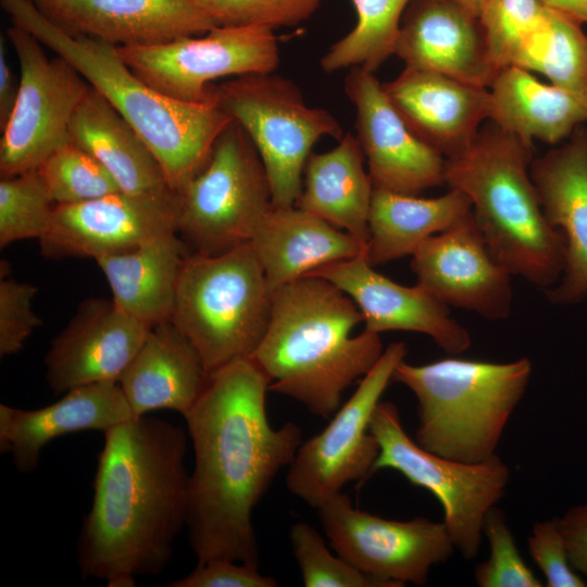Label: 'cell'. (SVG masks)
I'll use <instances>...</instances> for the list:
<instances>
[{
    "mask_svg": "<svg viewBox=\"0 0 587 587\" xmlns=\"http://www.w3.org/2000/svg\"><path fill=\"white\" fill-rule=\"evenodd\" d=\"M268 386L251 358L240 359L210 373L183 414L193 449L186 526L198 562L260 564L253 509L302 442L297 424L271 425Z\"/></svg>",
    "mask_w": 587,
    "mask_h": 587,
    "instance_id": "obj_1",
    "label": "cell"
},
{
    "mask_svg": "<svg viewBox=\"0 0 587 587\" xmlns=\"http://www.w3.org/2000/svg\"><path fill=\"white\" fill-rule=\"evenodd\" d=\"M103 435L77 564L84 578L134 587L137 577L164 571L187 525V435L180 426L146 415Z\"/></svg>",
    "mask_w": 587,
    "mask_h": 587,
    "instance_id": "obj_2",
    "label": "cell"
},
{
    "mask_svg": "<svg viewBox=\"0 0 587 587\" xmlns=\"http://www.w3.org/2000/svg\"><path fill=\"white\" fill-rule=\"evenodd\" d=\"M361 322L358 305L335 284L303 276L272 292L270 322L251 359L268 378V390L330 419L342 392L384 352L378 334L351 335Z\"/></svg>",
    "mask_w": 587,
    "mask_h": 587,
    "instance_id": "obj_3",
    "label": "cell"
},
{
    "mask_svg": "<svg viewBox=\"0 0 587 587\" xmlns=\"http://www.w3.org/2000/svg\"><path fill=\"white\" fill-rule=\"evenodd\" d=\"M0 3L13 25L67 61L135 128L154 153L173 191L202 167L216 138L232 123L216 102H184L154 89L128 67L115 46L67 34L33 0Z\"/></svg>",
    "mask_w": 587,
    "mask_h": 587,
    "instance_id": "obj_4",
    "label": "cell"
},
{
    "mask_svg": "<svg viewBox=\"0 0 587 587\" xmlns=\"http://www.w3.org/2000/svg\"><path fill=\"white\" fill-rule=\"evenodd\" d=\"M533 143L491 123L462 154L446 159L445 183L464 192L494 258L512 276L548 289L563 272L565 241L545 214L529 174Z\"/></svg>",
    "mask_w": 587,
    "mask_h": 587,
    "instance_id": "obj_5",
    "label": "cell"
},
{
    "mask_svg": "<svg viewBox=\"0 0 587 587\" xmlns=\"http://www.w3.org/2000/svg\"><path fill=\"white\" fill-rule=\"evenodd\" d=\"M529 359L495 363L446 358L415 365L401 361L391 382L417 399L415 441L464 463L495 457L504 428L528 386Z\"/></svg>",
    "mask_w": 587,
    "mask_h": 587,
    "instance_id": "obj_6",
    "label": "cell"
},
{
    "mask_svg": "<svg viewBox=\"0 0 587 587\" xmlns=\"http://www.w3.org/2000/svg\"><path fill=\"white\" fill-rule=\"evenodd\" d=\"M271 309L263 267L246 242L218 254L187 255L171 322L191 341L210 374L252 357Z\"/></svg>",
    "mask_w": 587,
    "mask_h": 587,
    "instance_id": "obj_7",
    "label": "cell"
},
{
    "mask_svg": "<svg viewBox=\"0 0 587 587\" xmlns=\"http://www.w3.org/2000/svg\"><path fill=\"white\" fill-rule=\"evenodd\" d=\"M176 230L193 253L218 254L249 242L272 207L262 160L234 120L202 165L174 190Z\"/></svg>",
    "mask_w": 587,
    "mask_h": 587,
    "instance_id": "obj_8",
    "label": "cell"
},
{
    "mask_svg": "<svg viewBox=\"0 0 587 587\" xmlns=\"http://www.w3.org/2000/svg\"><path fill=\"white\" fill-rule=\"evenodd\" d=\"M217 105L238 123L264 165L272 205L291 207L302 190V175L314 143L324 136L340 140L338 121L308 107L299 88L275 73H254L213 84Z\"/></svg>",
    "mask_w": 587,
    "mask_h": 587,
    "instance_id": "obj_9",
    "label": "cell"
},
{
    "mask_svg": "<svg viewBox=\"0 0 587 587\" xmlns=\"http://www.w3.org/2000/svg\"><path fill=\"white\" fill-rule=\"evenodd\" d=\"M369 428L379 446L373 473L391 469L429 490L442 508V522L455 549L464 559H474L486 513L509 484V466L497 454L485 462L464 463L425 450L404 432L399 410L390 401L376 404Z\"/></svg>",
    "mask_w": 587,
    "mask_h": 587,
    "instance_id": "obj_10",
    "label": "cell"
},
{
    "mask_svg": "<svg viewBox=\"0 0 587 587\" xmlns=\"http://www.w3.org/2000/svg\"><path fill=\"white\" fill-rule=\"evenodd\" d=\"M5 35L20 66L17 99L0 139V175L11 177L36 170L70 141L73 115L90 85L63 58H49L27 30L12 24Z\"/></svg>",
    "mask_w": 587,
    "mask_h": 587,
    "instance_id": "obj_11",
    "label": "cell"
},
{
    "mask_svg": "<svg viewBox=\"0 0 587 587\" xmlns=\"http://www.w3.org/2000/svg\"><path fill=\"white\" fill-rule=\"evenodd\" d=\"M116 50L145 83L190 103L215 102L213 82L218 78L274 73L279 62L277 37L261 26H216L201 37Z\"/></svg>",
    "mask_w": 587,
    "mask_h": 587,
    "instance_id": "obj_12",
    "label": "cell"
},
{
    "mask_svg": "<svg viewBox=\"0 0 587 587\" xmlns=\"http://www.w3.org/2000/svg\"><path fill=\"white\" fill-rule=\"evenodd\" d=\"M407 353L408 347L402 341L384 349L329 424L301 442L286 475V485L292 495L317 509L346 484L362 482L373 474L379 446L370 432V420L396 366L405 360Z\"/></svg>",
    "mask_w": 587,
    "mask_h": 587,
    "instance_id": "obj_13",
    "label": "cell"
},
{
    "mask_svg": "<svg viewBox=\"0 0 587 587\" xmlns=\"http://www.w3.org/2000/svg\"><path fill=\"white\" fill-rule=\"evenodd\" d=\"M316 510L334 551L384 587L425 585L432 566L455 550L444 522L384 519L354 508L341 491Z\"/></svg>",
    "mask_w": 587,
    "mask_h": 587,
    "instance_id": "obj_14",
    "label": "cell"
},
{
    "mask_svg": "<svg viewBox=\"0 0 587 587\" xmlns=\"http://www.w3.org/2000/svg\"><path fill=\"white\" fill-rule=\"evenodd\" d=\"M173 232H177L174 193L154 197L116 191L77 204L55 205L39 245L49 259L97 260Z\"/></svg>",
    "mask_w": 587,
    "mask_h": 587,
    "instance_id": "obj_15",
    "label": "cell"
},
{
    "mask_svg": "<svg viewBox=\"0 0 587 587\" xmlns=\"http://www.w3.org/2000/svg\"><path fill=\"white\" fill-rule=\"evenodd\" d=\"M345 91L374 188L419 196L445 183L446 159L409 128L374 73L351 67Z\"/></svg>",
    "mask_w": 587,
    "mask_h": 587,
    "instance_id": "obj_16",
    "label": "cell"
},
{
    "mask_svg": "<svg viewBox=\"0 0 587 587\" xmlns=\"http://www.w3.org/2000/svg\"><path fill=\"white\" fill-rule=\"evenodd\" d=\"M411 257L416 284L446 305L490 321L509 317L512 275L489 251L472 212L426 239Z\"/></svg>",
    "mask_w": 587,
    "mask_h": 587,
    "instance_id": "obj_17",
    "label": "cell"
},
{
    "mask_svg": "<svg viewBox=\"0 0 587 587\" xmlns=\"http://www.w3.org/2000/svg\"><path fill=\"white\" fill-rule=\"evenodd\" d=\"M374 267L365 255H359L308 275L325 278L348 295L362 313L365 330L378 335L390 330L421 333L452 355L470 349L471 335L451 317L448 305L419 284L403 286Z\"/></svg>",
    "mask_w": 587,
    "mask_h": 587,
    "instance_id": "obj_18",
    "label": "cell"
},
{
    "mask_svg": "<svg viewBox=\"0 0 587 587\" xmlns=\"http://www.w3.org/2000/svg\"><path fill=\"white\" fill-rule=\"evenodd\" d=\"M149 330L113 300L83 301L46 354L48 385L59 395L88 384L117 382Z\"/></svg>",
    "mask_w": 587,
    "mask_h": 587,
    "instance_id": "obj_19",
    "label": "cell"
},
{
    "mask_svg": "<svg viewBox=\"0 0 587 587\" xmlns=\"http://www.w3.org/2000/svg\"><path fill=\"white\" fill-rule=\"evenodd\" d=\"M73 36L115 47L154 46L201 36L218 26L196 0H33Z\"/></svg>",
    "mask_w": 587,
    "mask_h": 587,
    "instance_id": "obj_20",
    "label": "cell"
},
{
    "mask_svg": "<svg viewBox=\"0 0 587 587\" xmlns=\"http://www.w3.org/2000/svg\"><path fill=\"white\" fill-rule=\"evenodd\" d=\"M529 174L545 217L565 241L562 275L546 296L557 305L576 304L587 299V127L533 160Z\"/></svg>",
    "mask_w": 587,
    "mask_h": 587,
    "instance_id": "obj_21",
    "label": "cell"
},
{
    "mask_svg": "<svg viewBox=\"0 0 587 587\" xmlns=\"http://www.w3.org/2000/svg\"><path fill=\"white\" fill-rule=\"evenodd\" d=\"M395 54L405 67L486 88L498 72L479 17L448 0H411L401 20Z\"/></svg>",
    "mask_w": 587,
    "mask_h": 587,
    "instance_id": "obj_22",
    "label": "cell"
},
{
    "mask_svg": "<svg viewBox=\"0 0 587 587\" xmlns=\"http://www.w3.org/2000/svg\"><path fill=\"white\" fill-rule=\"evenodd\" d=\"M382 87L409 128L445 159L465 152L489 116L488 88L439 73L405 67Z\"/></svg>",
    "mask_w": 587,
    "mask_h": 587,
    "instance_id": "obj_23",
    "label": "cell"
},
{
    "mask_svg": "<svg viewBox=\"0 0 587 587\" xmlns=\"http://www.w3.org/2000/svg\"><path fill=\"white\" fill-rule=\"evenodd\" d=\"M118 382L73 388L57 402L36 410L0 404V452L10 454L20 473L35 471L43 447L80 430L105 432L133 419Z\"/></svg>",
    "mask_w": 587,
    "mask_h": 587,
    "instance_id": "obj_24",
    "label": "cell"
},
{
    "mask_svg": "<svg viewBox=\"0 0 587 587\" xmlns=\"http://www.w3.org/2000/svg\"><path fill=\"white\" fill-rule=\"evenodd\" d=\"M249 242L271 292L321 266L365 255L367 246L296 205H272Z\"/></svg>",
    "mask_w": 587,
    "mask_h": 587,
    "instance_id": "obj_25",
    "label": "cell"
},
{
    "mask_svg": "<svg viewBox=\"0 0 587 587\" xmlns=\"http://www.w3.org/2000/svg\"><path fill=\"white\" fill-rule=\"evenodd\" d=\"M208 377L195 346L170 321L150 328L117 382L134 417H139L157 410L185 414Z\"/></svg>",
    "mask_w": 587,
    "mask_h": 587,
    "instance_id": "obj_26",
    "label": "cell"
},
{
    "mask_svg": "<svg viewBox=\"0 0 587 587\" xmlns=\"http://www.w3.org/2000/svg\"><path fill=\"white\" fill-rule=\"evenodd\" d=\"M70 140L99 161L122 191L154 197L174 193L149 146L91 86L73 115Z\"/></svg>",
    "mask_w": 587,
    "mask_h": 587,
    "instance_id": "obj_27",
    "label": "cell"
},
{
    "mask_svg": "<svg viewBox=\"0 0 587 587\" xmlns=\"http://www.w3.org/2000/svg\"><path fill=\"white\" fill-rule=\"evenodd\" d=\"M190 253L177 232L96 260L114 303L150 328L172 320L182 270Z\"/></svg>",
    "mask_w": 587,
    "mask_h": 587,
    "instance_id": "obj_28",
    "label": "cell"
},
{
    "mask_svg": "<svg viewBox=\"0 0 587 587\" xmlns=\"http://www.w3.org/2000/svg\"><path fill=\"white\" fill-rule=\"evenodd\" d=\"M488 90L491 123L528 143L559 145L587 122L583 96L544 84L517 66L499 70Z\"/></svg>",
    "mask_w": 587,
    "mask_h": 587,
    "instance_id": "obj_29",
    "label": "cell"
},
{
    "mask_svg": "<svg viewBox=\"0 0 587 587\" xmlns=\"http://www.w3.org/2000/svg\"><path fill=\"white\" fill-rule=\"evenodd\" d=\"M323 153L310 154L296 207L308 211L367 245L373 184L364 154L353 135Z\"/></svg>",
    "mask_w": 587,
    "mask_h": 587,
    "instance_id": "obj_30",
    "label": "cell"
},
{
    "mask_svg": "<svg viewBox=\"0 0 587 587\" xmlns=\"http://www.w3.org/2000/svg\"><path fill=\"white\" fill-rule=\"evenodd\" d=\"M472 212L470 198L450 189L437 198H419L374 188L365 257L373 265L412 255L429 237Z\"/></svg>",
    "mask_w": 587,
    "mask_h": 587,
    "instance_id": "obj_31",
    "label": "cell"
},
{
    "mask_svg": "<svg viewBox=\"0 0 587 587\" xmlns=\"http://www.w3.org/2000/svg\"><path fill=\"white\" fill-rule=\"evenodd\" d=\"M358 22L354 28L333 45L320 61L332 73L360 66L374 73L391 54L403 13L411 0H352Z\"/></svg>",
    "mask_w": 587,
    "mask_h": 587,
    "instance_id": "obj_32",
    "label": "cell"
},
{
    "mask_svg": "<svg viewBox=\"0 0 587 587\" xmlns=\"http://www.w3.org/2000/svg\"><path fill=\"white\" fill-rule=\"evenodd\" d=\"M520 67L540 73L552 85L583 96L587 87V35L582 23L547 8L545 29Z\"/></svg>",
    "mask_w": 587,
    "mask_h": 587,
    "instance_id": "obj_33",
    "label": "cell"
},
{
    "mask_svg": "<svg viewBox=\"0 0 587 587\" xmlns=\"http://www.w3.org/2000/svg\"><path fill=\"white\" fill-rule=\"evenodd\" d=\"M545 7L539 0H488L479 15L489 55L499 71L520 66L538 42L546 26Z\"/></svg>",
    "mask_w": 587,
    "mask_h": 587,
    "instance_id": "obj_34",
    "label": "cell"
},
{
    "mask_svg": "<svg viewBox=\"0 0 587 587\" xmlns=\"http://www.w3.org/2000/svg\"><path fill=\"white\" fill-rule=\"evenodd\" d=\"M36 171L55 205L77 204L122 191L103 165L71 140Z\"/></svg>",
    "mask_w": 587,
    "mask_h": 587,
    "instance_id": "obj_35",
    "label": "cell"
},
{
    "mask_svg": "<svg viewBox=\"0 0 587 587\" xmlns=\"http://www.w3.org/2000/svg\"><path fill=\"white\" fill-rule=\"evenodd\" d=\"M55 204L36 170L0 180V247L47 232Z\"/></svg>",
    "mask_w": 587,
    "mask_h": 587,
    "instance_id": "obj_36",
    "label": "cell"
},
{
    "mask_svg": "<svg viewBox=\"0 0 587 587\" xmlns=\"http://www.w3.org/2000/svg\"><path fill=\"white\" fill-rule=\"evenodd\" d=\"M289 539L305 587H384L338 554L334 555L312 525L295 523Z\"/></svg>",
    "mask_w": 587,
    "mask_h": 587,
    "instance_id": "obj_37",
    "label": "cell"
},
{
    "mask_svg": "<svg viewBox=\"0 0 587 587\" xmlns=\"http://www.w3.org/2000/svg\"><path fill=\"white\" fill-rule=\"evenodd\" d=\"M489 544V558L477 564L474 578L479 587H541L517 549L502 510L492 507L483 522Z\"/></svg>",
    "mask_w": 587,
    "mask_h": 587,
    "instance_id": "obj_38",
    "label": "cell"
},
{
    "mask_svg": "<svg viewBox=\"0 0 587 587\" xmlns=\"http://www.w3.org/2000/svg\"><path fill=\"white\" fill-rule=\"evenodd\" d=\"M218 26H294L324 0H196Z\"/></svg>",
    "mask_w": 587,
    "mask_h": 587,
    "instance_id": "obj_39",
    "label": "cell"
},
{
    "mask_svg": "<svg viewBox=\"0 0 587 587\" xmlns=\"http://www.w3.org/2000/svg\"><path fill=\"white\" fill-rule=\"evenodd\" d=\"M9 265L1 261L0 279V355L17 353L35 328L41 324L33 310L37 287L9 278Z\"/></svg>",
    "mask_w": 587,
    "mask_h": 587,
    "instance_id": "obj_40",
    "label": "cell"
},
{
    "mask_svg": "<svg viewBox=\"0 0 587 587\" xmlns=\"http://www.w3.org/2000/svg\"><path fill=\"white\" fill-rule=\"evenodd\" d=\"M527 550L546 578L548 587H585L586 582L572 567L558 517L533 525Z\"/></svg>",
    "mask_w": 587,
    "mask_h": 587,
    "instance_id": "obj_41",
    "label": "cell"
},
{
    "mask_svg": "<svg viewBox=\"0 0 587 587\" xmlns=\"http://www.w3.org/2000/svg\"><path fill=\"white\" fill-rule=\"evenodd\" d=\"M170 587H275L277 582L264 576L259 566L216 558L198 562L188 575L168 584Z\"/></svg>",
    "mask_w": 587,
    "mask_h": 587,
    "instance_id": "obj_42",
    "label": "cell"
},
{
    "mask_svg": "<svg viewBox=\"0 0 587 587\" xmlns=\"http://www.w3.org/2000/svg\"><path fill=\"white\" fill-rule=\"evenodd\" d=\"M572 567L587 578V502L558 517Z\"/></svg>",
    "mask_w": 587,
    "mask_h": 587,
    "instance_id": "obj_43",
    "label": "cell"
},
{
    "mask_svg": "<svg viewBox=\"0 0 587 587\" xmlns=\"http://www.w3.org/2000/svg\"><path fill=\"white\" fill-rule=\"evenodd\" d=\"M7 37L0 38V130L8 123L14 109L20 79L12 72L8 61Z\"/></svg>",
    "mask_w": 587,
    "mask_h": 587,
    "instance_id": "obj_44",
    "label": "cell"
},
{
    "mask_svg": "<svg viewBox=\"0 0 587 587\" xmlns=\"http://www.w3.org/2000/svg\"><path fill=\"white\" fill-rule=\"evenodd\" d=\"M545 7L561 11L577 20L587 23V0H539Z\"/></svg>",
    "mask_w": 587,
    "mask_h": 587,
    "instance_id": "obj_45",
    "label": "cell"
},
{
    "mask_svg": "<svg viewBox=\"0 0 587 587\" xmlns=\"http://www.w3.org/2000/svg\"><path fill=\"white\" fill-rule=\"evenodd\" d=\"M451 2H454L459 4L460 7L467 10L470 13L474 14L475 16L480 15L486 2L488 0H448Z\"/></svg>",
    "mask_w": 587,
    "mask_h": 587,
    "instance_id": "obj_46",
    "label": "cell"
},
{
    "mask_svg": "<svg viewBox=\"0 0 587 587\" xmlns=\"http://www.w3.org/2000/svg\"><path fill=\"white\" fill-rule=\"evenodd\" d=\"M583 98H584V101H585V103L587 105V87H586V89H585V91L583 93Z\"/></svg>",
    "mask_w": 587,
    "mask_h": 587,
    "instance_id": "obj_47",
    "label": "cell"
}]
</instances>
